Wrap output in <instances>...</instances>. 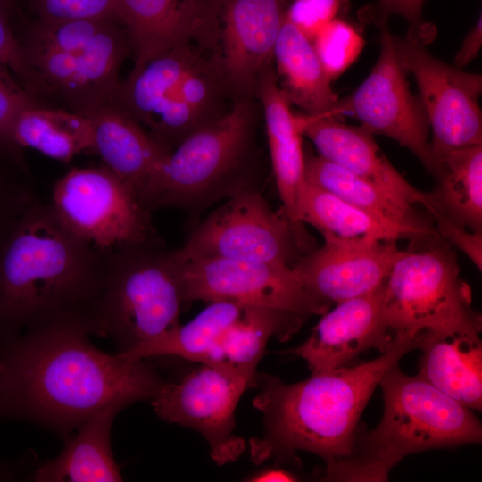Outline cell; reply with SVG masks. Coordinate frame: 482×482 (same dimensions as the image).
Instances as JSON below:
<instances>
[{"label": "cell", "mask_w": 482, "mask_h": 482, "mask_svg": "<svg viewBox=\"0 0 482 482\" xmlns=\"http://www.w3.org/2000/svg\"><path fill=\"white\" fill-rule=\"evenodd\" d=\"M89 327L71 320L0 344V417L31 421L62 438L116 399L151 400L164 381L146 360L107 353Z\"/></svg>", "instance_id": "6da1fadb"}, {"label": "cell", "mask_w": 482, "mask_h": 482, "mask_svg": "<svg viewBox=\"0 0 482 482\" xmlns=\"http://www.w3.org/2000/svg\"><path fill=\"white\" fill-rule=\"evenodd\" d=\"M107 255L36 200L0 244V344L60 321L85 322L93 335Z\"/></svg>", "instance_id": "7a4b0ae2"}, {"label": "cell", "mask_w": 482, "mask_h": 482, "mask_svg": "<svg viewBox=\"0 0 482 482\" xmlns=\"http://www.w3.org/2000/svg\"><path fill=\"white\" fill-rule=\"evenodd\" d=\"M423 337L424 334H397L371 361L311 374L294 384L258 374L259 392L253 404L262 414L263 433L249 441L252 460L259 464L273 459L298 467L296 451H306L323 459L327 469L346 457L361 415L381 378L419 348Z\"/></svg>", "instance_id": "3957f363"}, {"label": "cell", "mask_w": 482, "mask_h": 482, "mask_svg": "<svg viewBox=\"0 0 482 482\" xmlns=\"http://www.w3.org/2000/svg\"><path fill=\"white\" fill-rule=\"evenodd\" d=\"M378 385L382 418L371 430H357L350 453L324 470L325 481H386L392 468L411 453L478 444L482 426L478 418L419 374L403 373L398 364Z\"/></svg>", "instance_id": "277c9868"}, {"label": "cell", "mask_w": 482, "mask_h": 482, "mask_svg": "<svg viewBox=\"0 0 482 482\" xmlns=\"http://www.w3.org/2000/svg\"><path fill=\"white\" fill-rule=\"evenodd\" d=\"M161 246H127L108 253L93 335L129 351L179 324L185 303L181 264Z\"/></svg>", "instance_id": "5b68a950"}, {"label": "cell", "mask_w": 482, "mask_h": 482, "mask_svg": "<svg viewBox=\"0 0 482 482\" xmlns=\"http://www.w3.org/2000/svg\"><path fill=\"white\" fill-rule=\"evenodd\" d=\"M253 122L249 98L237 99L170 152L142 191L141 203L150 212L187 207L229 191L248 151Z\"/></svg>", "instance_id": "8992f818"}, {"label": "cell", "mask_w": 482, "mask_h": 482, "mask_svg": "<svg viewBox=\"0 0 482 482\" xmlns=\"http://www.w3.org/2000/svg\"><path fill=\"white\" fill-rule=\"evenodd\" d=\"M383 320L394 336L480 333L482 328L455 253L438 243L422 251L401 252L385 282Z\"/></svg>", "instance_id": "52a82bcc"}, {"label": "cell", "mask_w": 482, "mask_h": 482, "mask_svg": "<svg viewBox=\"0 0 482 482\" xmlns=\"http://www.w3.org/2000/svg\"><path fill=\"white\" fill-rule=\"evenodd\" d=\"M50 205L71 232L102 253L162 245L151 212L104 165L69 170L54 184Z\"/></svg>", "instance_id": "ba28073f"}, {"label": "cell", "mask_w": 482, "mask_h": 482, "mask_svg": "<svg viewBox=\"0 0 482 482\" xmlns=\"http://www.w3.org/2000/svg\"><path fill=\"white\" fill-rule=\"evenodd\" d=\"M257 375V365L201 363L177 382L164 381L151 404L163 420L199 432L212 459L224 465L246 448L234 433L235 410L244 392L255 386Z\"/></svg>", "instance_id": "9c48e42d"}, {"label": "cell", "mask_w": 482, "mask_h": 482, "mask_svg": "<svg viewBox=\"0 0 482 482\" xmlns=\"http://www.w3.org/2000/svg\"><path fill=\"white\" fill-rule=\"evenodd\" d=\"M173 255L179 262L227 259L292 266L300 251L285 217L257 192L242 187L209 215Z\"/></svg>", "instance_id": "30bf717a"}, {"label": "cell", "mask_w": 482, "mask_h": 482, "mask_svg": "<svg viewBox=\"0 0 482 482\" xmlns=\"http://www.w3.org/2000/svg\"><path fill=\"white\" fill-rule=\"evenodd\" d=\"M129 52L128 30L117 23L86 46L24 54L25 87L41 105L54 103L57 108L86 116L114 99L119 71Z\"/></svg>", "instance_id": "8fae6325"}, {"label": "cell", "mask_w": 482, "mask_h": 482, "mask_svg": "<svg viewBox=\"0 0 482 482\" xmlns=\"http://www.w3.org/2000/svg\"><path fill=\"white\" fill-rule=\"evenodd\" d=\"M378 27V61L364 81L350 96L338 100L333 118L353 115L372 135L387 137L410 150L436 179L443 168L430 148L426 112L410 89L387 23Z\"/></svg>", "instance_id": "7c38bea8"}, {"label": "cell", "mask_w": 482, "mask_h": 482, "mask_svg": "<svg viewBox=\"0 0 482 482\" xmlns=\"http://www.w3.org/2000/svg\"><path fill=\"white\" fill-rule=\"evenodd\" d=\"M394 42L403 68L416 80L436 159L439 162L450 151L482 145L481 75L440 61L427 50L424 41L408 34L394 36Z\"/></svg>", "instance_id": "4fadbf2b"}, {"label": "cell", "mask_w": 482, "mask_h": 482, "mask_svg": "<svg viewBox=\"0 0 482 482\" xmlns=\"http://www.w3.org/2000/svg\"><path fill=\"white\" fill-rule=\"evenodd\" d=\"M185 303L228 301L278 310L305 321L329 310L277 262L200 259L180 263Z\"/></svg>", "instance_id": "5bb4252c"}, {"label": "cell", "mask_w": 482, "mask_h": 482, "mask_svg": "<svg viewBox=\"0 0 482 482\" xmlns=\"http://www.w3.org/2000/svg\"><path fill=\"white\" fill-rule=\"evenodd\" d=\"M290 0H212L217 62L229 92L248 98L272 65Z\"/></svg>", "instance_id": "9a60e30c"}, {"label": "cell", "mask_w": 482, "mask_h": 482, "mask_svg": "<svg viewBox=\"0 0 482 482\" xmlns=\"http://www.w3.org/2000/svg\"><path fill=\"white\" fill-rule=\"evenodd\" d=\"M401 252L395 241L325 237L291 267L305 290L330 307L378 289Z\"/></svg>", "instance_id": "2e32d148"}, {"label": "cell", "mask_w": 482, "mask_h": 482, "mask_svg": "<svg viewBox=\"0 0 482 482\" xmlns=\"http://www.w3.org/2000/svg\"><path fill=\"white\" fill-rule=\"evenodd\" d=\"M384 287L335 304L302 345L285 353L303 359L314 374L346 366L369 349L384 352L395 337L383 320Z\"/></svg>", "instance_id": "e0dca14e"}, {"label": "cell", "mask_w": 482, "mask_h": 482, "mask_svg": "<svg viewBox=\"0 0 482 482\" xmlns=\"http://www.w3.org/2000/svg\"><path fill=\"white\" fill-rule=\"evenodd\" d=\"M135 64L185 43L216 52L211 0H120Z\"/></svg>", "instance_id": "ac0fdd59"}, {"label": "cell", "mask_w": 482, "mask_h": 482, "mask_svg": "<svg viewBox=\"0 0 482 482\" xmlns=\"http://www.w3.org/2000/svg\"><path fill=\"white\" fill-rule=\"evenodd\" d=\"M254 93L263 108L270 160L284 215L292 228L300 253L304 254L313 248L312 237L297 214L298 195L304 182L299 114L291 112L272 65L260 77Z\"/></svg>", "instance_id": "d6986e66"}, {"label": "cell", "mask_w": 482, "mask_h": 482, "mask_svg": "<svg viewBox=\"0 0 482 482\" xmlns=\"http://www.w3.org/2000/svg\"><path fill=\"white\" fill-rule=\"evenodd\" d=\"M303 136L320 156L411 204L429 201V192L407 181L380 151L373 136L362 126H352L335 118L299 114Z\"/></svg>", "instance_id": "ffe728a7"}, {"label": "cell", "mask_w": 482, "mask_h": 482, "mask_svg": "<svg viewBox=\"0 0 482 482\" xmlns=\"http://www.w3.org/2000/svg\"><path fill=\"white\" fill-rule=\"evenodd\" d=\"M132 404L116 399L87 419L73 436L64 438L62 452L36 464L29 480L36 482H120L123 480L114 460L111 434L116 416Z\"/></svg>", "instance_id": "44dd1931"}, {"label": "cell", "mask_w": 482, "mask_h": 482, "mask_svg": "<svg viewBox=\"0 0 482 482\" xmlns=\"http://www.w3.org/2000/svg\"><path fill=\"white\" fill-rule=\"evenodd\" d=\"M91 122L92 152L127 182L138 198L170 154L114 100L86 115ZM140 200V199H139Z\"/></svg>", "instance_id": "7402d4cb"}, {"label": "cell", "mask_w": 482, "mask_h": 482, "mask_svg": "<svg viewBox=\"0 0 482 482\" xmlns=\"http://www.w3.org/2000/svg\"><path fill=\"white\" fill-rule=\"evenodd\" d=\"M227 92L215 54H204L183 79L147 132L170 152L189 134L226 112L220 110Z\"/></svg>", "instance_id": "603a6c76"}, {"label": "cell", "mask_w": 482, "mask_h": 482, "mask_svg": "<svg viewBox=\"0 0 482 482\" xmlns=\"http://www.w3.org/2000/svg\"><path fill=\"white\" fill-rule=\"evenodd\" d=\"M480 333H425L419 375L470 410L482 409Z\"/></svg>", "instance_id": "cb8c5ba5"}, {"label": "cell", "mask_w": 482, "mask_h": 482, "mask_svg": "<svg viewBox=\"0 0 482 482\" xmlns=\"http://www.w3.org/2000/svg\"><path fill=\"white\" fill-rule=\"evenodd\" d=\"M299 220L315 228L323 237L411 241L440 239L436 229H420L395 223L337 197L307 182L301 187L297 201Z\"/></svg>", "instance_id": "d4e9b609"}, {"label": "cell", "mask_w": 482, "mask_h": 482, "mask_svg": "<svg viewBox=\"0 0 482 482\" xmlns=\"http://www.w3.org/2000/svg\"><path fill=\"white\" fill-rule=\"evenodd\" d=\"M210 50L185 43L135 64L114 101L147 130L183 79Z\"/></svg>", "instance_id": "484cf974"}, {"label": "cell", "mask_w": 482, "mask_h": 482, "mask_svg": "<svg viewBox=\"0 0 482 482\" xmlns=\"http://www.w3.org/2000/svg\"><path fill=\"white\" fill-rule=\"evenodd\" d=\"M279 86L289 104L308 115L333 118L339 100L332 90L312 41L286 18L274 53Z\"/></svg>", "instance_id": "4316f807"}, {"label": "cell", "mask_w": 482, "mask_h": 482, "mask_svg": "<svg viewBox=\"0 0 482 482\" xmlns=\"http://www.w3.org/2000/svg\"><path fill=\"white\" fill-rule=\"evenodd\" d=\"M245 306L228 301L211 302L187 323H179L162 335L119 353L135 361L179 357L199 363H219L221 339L240 318Z\"/></svg>", "instance_id": "83f0119b"}, {"label": "cell", "mask_w": 482, "mask_h": 482, "mask_svg": "<svg viewBox=\"0 0 482 482\" xmlns=\"http://www.w3.org/2000/svg\"><path fill=\"white\" fill-rule=\"evenodd\" d=\"M304 179L385 220L420 229H435L430 220L382 188L319 155L304 154Z\"/></svg>", "instance_id": "f1b7e54d"}, {"label": "cell", "mask_w": 482, "mask_h": 482, "mask_svg": "<svg viewBox=\"0 0 482 482\" xmlns=\"http://www.w3.org/2000/svg\"><path fill=\"white\" fill-rule=\"evenodd\" d=\"M12 137L23 150L32 148L50 158L68 162L75 155L92 151L89 119L57 107L35 104L17 117Z\"/></svg>", "instance_id": "f546056e"}, {"label": "cell", "mask_w": 482, "mask_h": 482, "mask_svg": "<svg viewBox=\"0 0 482 482\" xmlns=\"http://www.w3.org/2000/svg\"><path fill=\"white\" fill-rule=\"evenodd\" d=\"M442 172L432 202L445 216L482 233V145L455 149L439 159Z\"/></svg>", "instance_id": "4dcf8cb0"}, {"label": "cell", "mask_w": 482, "mask_h": 482, "mask_svg": "<svg viewBox=\"0 0 482 482\" xmlns=\"http://www.w3.org/2000/svg\"><path fill=\"white\" fill-rule=\"evenodd\" d=\"M117 23L121 22L112 19H36L27 27L18 41L22 56L68 52L91 44Z\"/></svg>", "instance_id": "1f68e13d"}, {"label": "cell", "mask_w": 482, "mask_h": 482, "mask_svg": "<svg viewBox=\"0 0 482 482\" xmlns=\"http://www.w3.org/2000/svg\"><path fill=\"white\" fill-rule=\"evenodd\" d=\"M312 43L330 81L341 76L356 61L365 44L357 28L339 17L324 25Z\"/></svg>", "instance_id": "d6a6232c"}, {"label": "cell", "mask_w": 482, "mask_h": 482, "mask_svg": "<svg viewBox=\"0 0 482 482\" xmlns=\"http://www.w3.org/2000/svg\"><path fill=\"white\" fill-rule=\"evenodd\" d=\"M37 199L27 166L0 154V244L21 214Z\"/></svg>", "instance_id": "836d02e7"}, {"label": "cell", "mask_w": 482, "mask_h": 482, "mask_svg": "<svg viewBox=\"0 0 482 482\" xmlns=\"http://www.w3.org/2000/svg\"><path fill=\"white\" fill-rule=\"evenodd\" d=\"M35 104H39L13 71L0 63V154L25 166L23 150L14 143L12 129L18 115Z\"/></svg>", "instance_id": "e575fe53"}, {"label": "cell", "mask_w": 482, "mask_h": 482, "mask_svg": "<svg viewBox=\"0 0 482 482\" xmlns=\"http://www.w3.org/2000/svg\"><path fill=\"white\" fill-rule=\"evenodd\" d=\"M29 5L40 20L112 19L125 25L120 0H29Z\"/></svg>", "instance_id": "d590c367"}, {"label": "cell", "mask_w": 482, "mask_h": 482, "mask_svg": "<svg viewBox=\"0 0 482 482\" xmlns=\"http://www.w3.org/2000/svg\"><path fill=\"white\" fill-rule=\"evenodd\" d=\"M348 0H292L285 18L311 41L327 23L345 10Z\"/></svg>", "instance_id": "8d00e7d4"}, {"label": "cell", "mask_w": 482, "mask_h": 482, "mask_svg": "<svg viewBox=\"0 0 482 482\" xmlns=\"http://www.w3.org/2000/svg\"><path fill=\"white\" fill-rule=\"evenodd\" d=\"M424 0H378L363 17L378 26L387 23L391 15L403 17L409 25L408 35L425 42L428 27L422 20Z\"/></svg>", "instance_id": "74e56055"}, {"label": "cell", "mask_w": 482, "mask_h": 482, "mask_svg": "<svg viewBox=\"0 0 482 482\" xmlns=\"http://www.w3.org/2000/svg\"><path fill=\"white\" fill-rule=\"evenodd\" d=\"M426 211L435 222L440 238L462 251L476 267L482 269V233L473 232L445 216L434 204Z\"/></svg>", "instance_id": "f35d334b"}, {"label": "cell", "mask_w": 482, "mask_h": 482, "mask_svg": "<svg viewBox=\"0 0 482 482\" xmlns=\"http://www.w3.org/2000/svg\"><path fill=\"white\" fill-rule=\"evenodd\" d=\"M12 13L0 0V63L8 66L25 86L28 79V70L18 37L14 35L12 28Z\"/></svg>", "instance_id": "ab89813d"}, {"label": "cell", "mask_w": 482, "mask_h": 482, "mask_svg": "<svg viewBox=\"0 0 482 482\" xmlns=\"http://www.w3.org/2000/svg\"><path fill=\"white\" fill-rule=\"evenodd\" d=\"M482 45V19L470 30L454 57L453 66L462 69L478 55Z\"/></svg>", "instance_id": "60d3db41"}, {"label": "cell", "mask_w": 482, "mask_h": 482, "mask_svg": "<svg viewBox=\"0 0 482 482\" xmlns=\"http://www.w3.org/2000/svg\"><path fill=\"white\" fill-rule=\"evenodd\" d=\"M30 458H22L13 461L0 459V481H12L18 479L24 471L32 469L35 462Z\"/></svg>", "instance_id": "b9f144b4"}, {"label": "cell", "mask_w": 482, "mask_h": 482, "mask_svg": "<svg viewBox=\"0 0 482 482\" xmlns=\"http://www.w3.org/2000/svg\"><path fill=\"white\" fill-rule=\"evenodd\" d=\"M298 477L290 470L279 467L266 468L253 474L248 481L266 482V481H297Z\"/></svg>", "instance_id": "7bdbcfd3"}, {"label": "cell", "mask_w": 482, "mask_h": 482, "mask_svg": "<svg viewBox=\"0 0 482 482\" xmlns=\"http://www.w3.org/2000/svg\"><path fill=\"white\" fill-rule=\"evenodd\" d=\"M7 8L13 12L16 7V0H2Z\"/></svg>", "instance_id": "ee69618b"}]
</instances>
